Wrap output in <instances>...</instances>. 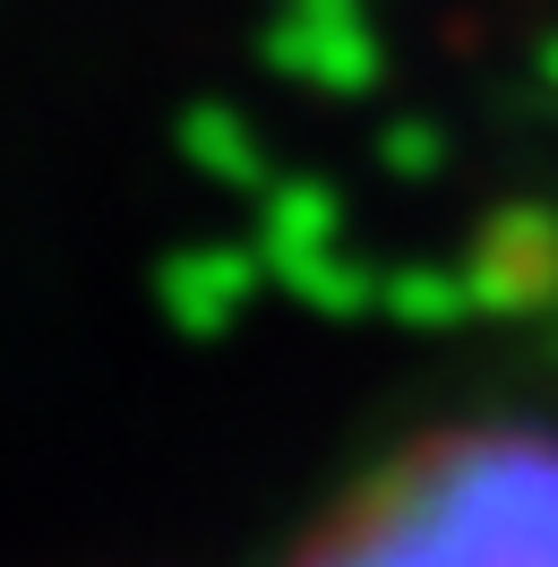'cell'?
Segmentation results:
<instances>
[{
  "mask_svg": "<svg viewBox=\"0 0 558 567\" xmlns=\"http://www.w3.org/2000/svg\"><path fill=\"white\" fill-rule=\"evenodd\" d=\"M301 567H558V439L430 430L318 516Z\"/></svg>",
  "mask_w": 558,
  "mask_h": 567,
  "instance_id": "1",
  "label": "cell"
}]
</instances>
